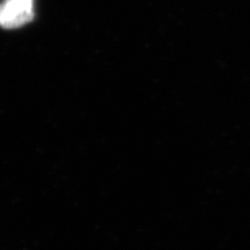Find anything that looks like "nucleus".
Instances as JSON below:
<instances>
[{"label":"nucleus","mask_w":250,"mask_h":250,"mask_svg":"<svg viewBox=\"0 0 250 250\" xmlns=\"http://www.w3.org/2000/svg\"><path fill=\"white\" fill-rule=\"evenodd\" d=\"M34 17V0H5L0 4V27L19 28Z\"/></svg>","instance_id":"1"}]
</instances>
